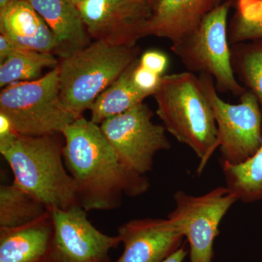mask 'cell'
Wrapping results in <instances>:
<instances>
[{
  "label": "cell",
  "instance_id": "6da1fadb",
  "mask_svg": "<svg viewBox=\"0 0 262 262\" xmlns=\"http://www.w3.org/2000/svg\"><path fill=\"white\" fill-rule=\"evenodd\" d=\"M62 134L66 168L75 181L77 203L84 211L117 209L124 194L139 196L149 189L147 177L122 163L99 125L81 117Z\"/></svg>",
  "mask_w": 262,
  "mask_h": 262
},
{
  "label": "cell",
  "instance_id": "7a4b0ae2",
  "mask_svg": "<svg viewBox=\"0 0 262 262\" xmlns=\"http://www.w3.org/2000/svg\"><path fill=\"white\" fill-rule=\"evenodd\" d=\"M62 134H15L0 140V153L17 185L46 205L49 211L78 205L75 181L66 168Z\"/></svg>",
  "mask_w": 262,
  "mask_h": 262
},
{
  "label": "cell",
  "instance_id": "3957f363",
  "mask_svg": "<svg viewBox=\"0 0 262 262\" xmlns=\"http://www.w3.org/2000/svg\"><path fill=\"white\" fill-rule=\"evenodd\" d=\"M157 115L169 134L194 151L201 173L219 147L218 130L213 110L192 72L164 75L152 95Z\"/></svg>",
  "mask_w": 262,
  "mask_h": 262
},
{
  "label": "cell",
  "instance_id": "277c9868",
  "mask_svg": "<svg viewBox=\"0 0 262 262\" xmlns=\"http://www.w3.org/2000/svg\"><path fill=\"white\" fill-rule=\"evenodd\" d=\"M138 46H117L95 40L58 63L60 98L77 119L139 58Z\"/></svg>",
  "mask_w": 262,
  "mask_h": 262
},
{
  "label": "cell",
  "instance_id": "5b68a950",
  "mask_svg": "<svg viewBox=\"0 0 262 262\" xmlns=\"http://www.w3.org/2000/svg\"><path fill=\"white\" fill-rule=\"evenodd\" d=\"M0 114L17 134L27 136L62 134L77 119L61 102L58 65L37 80L5 87L0 94Z\"/></svg>",
  "mask_w": 262,
  "mask_h": 262
},
{
  "label": "cell",
  "instance_id": "8992f818",
  "mask_svg": "<svg viewBox=\"0 0 262 262\" xmlns=\"http://www.w3.org/2000/svg\"><path fill=\"white\" fill-rule=\"evenodd\" d=\"M229 6L227 2L214 7L192 32L173 43L171 50L188 72L211 76L217 91L241 96L246 89L234 75L231 61L227 27Z\"/></svg>",
  "mask_w": 262,
  "mask_h": 262
},
{
  "label": "cell",
  "instance_id": "52a82bcc",
  "mask_svg": "<svg viewBox=\"0 0 262 262\" xmlns=\"http://www.w3.org/2000/svg\"><path fill=\"white\" fill-rule=\"evenodd\" d=\"M198 77L214 115L222 162L244 163L261 144L262 113L257 98L246 90L239 103L231 104L220 97L211 76L201 74Z\"/></svg>",
  "mask_w": 262,
  "mask_h": 262
},
{
  "label": "cell",
  "instance_id": "ba28073f",
  "mask_svg": "<svg viewBox=\"0 0 262 262\" xmlns=\"http://www.w3.org/2000/svg\"><path fill=\"white\" fill-rule=\"evenodd\" d=\"M175 208L168 219L187 239L190 262H212L213 245L227 212L237 202L228 188L216 187L203 195L184 191L174 194Z\"/></svg>",
  "mask_w": 262,
  "mask_h": 262
},
{
  "label": "cell",
  "instance_id": "9c48e42d",
  "mask_svg": "<svg viewBox=\"0 0 262 262\" xmlns=\"http://www.w3.org/2000/svg\"><path fill=\"white\" fill-rule=\"evenodd\" d=\"M151 108L142 103L100 125L103 135L129 168L146 176L157 153L170 148L163 125L152 121Z\"/></svg>",
  "mask_w": 262,
  "mask_h": 262
},
{
  "label": "cell",
  "instance_id": "30bf717a",
  "mask_svg": "<svg viewBox=\"0 0 262 262\" xmlns=\"http://www.w3.org/2000/svg\"><path fill=\"white\" fill-rule=\"evenodd\" d=\"M50 212L53 223L52 262H112L110 251L121 244L118 235L98 230L79 205Z\"/></svg>",
  "mask_w": 262,
  "mask_h": 262
},
{
  "label": "cell",
  "instance_id": "8fae6325",
  "mask_svg": "<svg viewBox=\"0 0 262 262\" xmlns=\"http://www.w3.org/2000/svg\"><path fill=\"white\" fill-rule=\"evenodd\" d=\"M90 37L117 46L135 47L152 10L141 0H86L77 6Z\"/></svg>",
  "mask_w": 262,
  "mask_h": 262
},
{
  "label": "cell",
  "instance_id": "7c38bea8",
  "mask_svg": "<svg viewBox=\"0 0 262 262\" xmlns=\"http://www.w3.org/2000/svg\"><path fill=\"white\" fill-rule=\"evenodd\" d=\"M123 251L112 262H162L182 246L184 235L166 219H139L119 227Z\"/></svg>",
  "mask_w": 262,
  "mask_h": 262
},
{
  "label": "cell",
  "instance_id": "4fadbf2b",
  "mask_svg": "<svg viewBox=\"0 0 262 262\" xmlns=\"http://www.w3.org/2000/svg\"><path fill=\"white\" fill-rule=\"evenodd\" d=\"M53 239L50 211L28 225L0 228V262H52Z\"/></svg>",
  "mask_w": 262,
  "mask_h": 262
},
{
  "label": "cell",
  "instance_id": "5bb4252c",
  "mask_svg": "<svg viewBox=\"0 0 262 262\" xmlns=\"http://www.w3.org/2000/svg\"><path fill=\"white\" fill-rule=\"evenodd\" d=\"M214 8L211 0H158L146 29V36L165 38L172 44L192 32Z\"/></svg>",
  "mask_w": 262,
  "mask_h": 262
},
{
  "label": "cell",
  "instance_id": "9a60e30c",
  "mask_svg": "<svg viewBox=\"0 0 262 262\" xmlns=\"http://www.w3.org/2000/svg\"><path fill=\"white\" fill-rule=\"evenodd\" d=\"M0 32L25 49L55 54L58 47L47 24L26 0L0 10Z\"/></svg>",
  "mask_w": 262,
  "mask_h": 262
},
{
  "label": "cell",
  "instance_id": "2e32d148",
  "mask_svg": "<svg viewBox=\"0 0 262 262\" xmlns=\"http://www.w3.org/2000/svg\"><path fill=\"white\" fill-rule=\"evenodd\" d=\"M42 17L56 38L61 58L89 46L90 35L78 8L67 0H26Z\"/></svg>",
  "mask_w": 262,
  "mask_h": 262
},
{
  "label": "cell",
  "instance_id": "e0dca14e",
  "mask_svg": "<svg viewBox=\"0 0 262 262\" xmlns=\"http://www.w3.org/2000/svg\"><path fill=\"white\" fill-rule=\"evenodd\" d=\"M139 58L136 60L120 77L100 95L90 111L91 120L97 125L110 117L126 113L140 103L148 96L140 92L133 82V72Z\"/></svg>",
  "mask_w": 262,
  "mask_h": 262
},
{
  "label": "cell",
  "instance_id": "ac0fdd59",
  "mask_svg": "<svg viewBox=\"0 0 262 262\" xmlns=\"http://www.w3.org/2000/svg\"><path fill=\"white\" fill-rule=\"evenodd\" d=\"M49 211L44 203L15 182L0 187V228L28 225Z\"/></svg>",
  "mask_w": 262,
  "mask_h": 262
},
{
  "label": "cell",
  "instance_id": "d6986e66",
  "mask_svg": "<svg viewBox=\"0 0 262 262\" xmlns=\"http://www.w3.org/2000/svg\"><path fill=\"white\" fill-rule=\"evenodd\" d=\"M221 165L226 187L237 201L252 203L262 200V141L257 151L244 163L222 162Z\"/></svg>",
  "mask_w": 262,
  "mask_h": 262
},
{
  "label": "cell",
  "instance_id": "ffe728a7",
  "mask_svg": "<svg viewBox=\"0 0 262 262\" xmlns=\"http://www.w3.org/2000/svg\"><path fill=\"white\" fill-rule=\"evenodd\" d=\"M0 63V87L4 89L14 82L37 80L44 69L59 63L53 53L20 48Z\"/></svg>",
  "mask_w": 262,
  "mask_h": 262
},
{
  "label": "cell",
  "instance_id": "44dd1931",
  "mask_svg": "<svg viewBox=\"0 0 262 262\" xmlns=\"http://www.w3.org/2000/svg\"><path fill=\"white\" fill-rule=\"evenodd\" d=\"M231 61L239 83L254 94L262 113V39L231 46Z\"/></svg>",
  "mask_w": 262,
  "mask_h": 262
},
{
  "label": "cell",
  "instance_id": "7402d4cb",
  "mask_svg": "<svg viewBox=\"0 0 262 262\" xmlns=\"http://www.w3.org/2000/svg\"><path fill=\"white\" fill-rule=\"evenodd\" d=\"M262 39V0H237V13L228 27L229 45Z\"/></svg>",
  "mask_w": 262,
  "mask_h": 262
},
{
  "label": "cell",
  "instance_id": "603a6c76",
  "mask_svg": "<svg viewBox=\"0 0 262 262\" xmlns=\"http://www.w3.org/2000/svg\"><path fill=\"white\" fill-rule=\"evenodd\" d=\"M162 77L143 67L139 60L133 72V82L140 92L148 96H152L159 86Z\"/></svg>",
  "mask_w": 262,
  "mask_h": 262
},
{
  "label": "cell",
  "instance_id": "cb8c5ba5",
  "mask_svg": "<svg viewBox=\"0 0 262 262\" xmlns=\"http://www.w3.org/2000/svg\"><path fill=\"white\" fill-rule=\"evenodd\" d=\"M139 63L157 75L163 76L168 67V58L161 51L152 50L146 51L139 58Z\"/></svg>",
  "mask_w": 262,
  "mask_h": 262
},
{
  "label": "cell",
  "instance_id": "d4e9b609",
  "mask_svg": "<svg viewBox=\"0 0 262 262\" xmlns=\"http://www.w3.org/2000/svg\"><path fill=\"white\" fill-rule=\"evenodd\" d=\"M20 48H23L15 44L4 34H0V63L6 60Z\"/></svg>",
  "mask_w": 262,
  "mask_h": 262
},
{
  "label": "cell",
  "instance_id": "484cf974",
  "mask_svg": "<svg viewBox=\"0 0 262 262\" xmlns=\"http://www.w3.org/2000/svg\"><path fill=\"white\" fill-rule=\"evenodd\" d=\"M188 251L185 244L182 245L177 251L172 253L168 258H165L162 262H183L186 256H187Z\"/></svg>",
  "mask_w": 262,
  "mask_h": 262
},
{
  "label": "cell",
  "instance_id": "4316f807",
  "mask_svg": "<svg viewBox=\"0 0 262 262\" xmlns=\"http://www.w3.org/2000/svg\"><path fill=\"white\" fill-rule=\"evenodd\" d=\"M17 1L19 0H0V10L5 9L7 7Z\"/></svg>",
  "mask_w": 262,
  "mask_h": 262
},
{
  "label": "cell",
  "instance_id": "83f0119b",
  "mask_svg": "<svg viewBox=\"0 0 262 262\" xmlns=\"http://www.w3.org/2000/svg\"><path fill=\"white\" fill-rule=\"evenodd\" d=\"M141 1H142L143 3H146V4L149 5L150 8H151V10H152L153 8H154L155 5L158 3V0H141Z\"/></svg>",
  "mask_w": 262,
  "mask_h": 262
},
{
  "label": "cell",
  "instance_id": "f1b7e54d",
  "mask_svg": "<svg viewBox=\"0 0 262 262\" xmlns=\"http://www.w3.org/2000/svg\"><path fill=\"white\" fill-rule=\"evenodd\" d=\"M67 1L70 2L71 4L75 5V6H78L79 5L81 4V3H84L86 0H67Z\"/></svg>",
  "mask_w": 262,
  "mask_h": 262
},
{
  "label": "cell",
  "instance_id": "f546056e",
  "mask_svg": "<svg viewBox=\"0 0 262 262\" xmlns=\"http://www.w3.org/2000/svg\"><path fill=\"white\" fill-rule=\"evenodd\" d=\"M220 1V0H211L212 4H213V7H215V3H219Z\"/></svg>",
  "mask_w": 262,
  "mask_h": 262
}]
</instances>
